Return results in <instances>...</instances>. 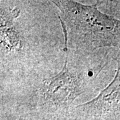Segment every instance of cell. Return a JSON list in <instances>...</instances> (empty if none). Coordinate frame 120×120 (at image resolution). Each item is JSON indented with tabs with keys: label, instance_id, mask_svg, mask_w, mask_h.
I'll use <instances>...</instances> for the list:
<instances>
[{
	"label": "cell",
	"instance_id": "cell-3",
	"mask_svg": "<svg viewBox=\"0 0 120 120\" xmlns=\"http://www.w3.org/2000/svg\"><path fill=\"white\" fill-rule=\"evenodd\" d=\"M22 9L8 1L0 4L1 67L14 68L24 61L30 47L24 28L19 23Z\"/></svg>",
	"mask_w": 120,
	"mask_h": 120
},
{
	"label": "cell",
	"instance_id": "cell-4",
	"mask_svg": "<svg viewBox=\"0 0 120 120\" xmlns=\"http://www.w3.org/2000/svg\"><path fill=\"white\" fill-rule=\"evenodd\" d=\"M113 79L95 98L73 106L65 116L79 120H120V53Z\"/></svg>",
	"mask_w": 120,
	"mask_h": 120
},
{
	"label": "cell",
	"instance_id": "cell-1",
	"mask_svg": "<svg viewBox=\"0 0 120 120\" xmlns=\"http://www.w3.org/2000/svg\"><path fill=\"white\" fill-rule=\"evenodd\" d=\"M64 34V51L86 57L105 47H120V21L103 13L99 1L85 5L71 0H53Z\"/></svg>",
	"mask_w": 120,
	"mask_h": 120
},
{
	"label": "cell",
	"instance_id": "cell-5",
	"mask_svg": "<svg viewBox=\"0 0 120 120\" xmlns=\"http://www.w3.org/2000/svg\"><path fill=\"white\" fill-rule=\"evenodd\" d=\"M57 120H76V119L71 118V117H68V116H64L63 117H61V118H60V119H57Z\"/></svg>",
	"mask_w": 120,
	"mask_h": 120
},
{
	"label": "cell",
	"instance_id": "cell-2",
	"mask_svg": "<svg viewBox=\"0 0 120 120\" xmlns=\"http://www.w3.org/2000/svg\"><path fill=\"white\" fill-rule=\"evenodd\" d=\"M64 66L57 74L44 79L35 94V112L47 120L60 119L73 107L75 99L85 93L105 66V59L98 58L93 63V54L88 64H69L65 53Z\"/></svg>",
	"mask_w": 120,
	"mask_h": 120
}]
</instances>
